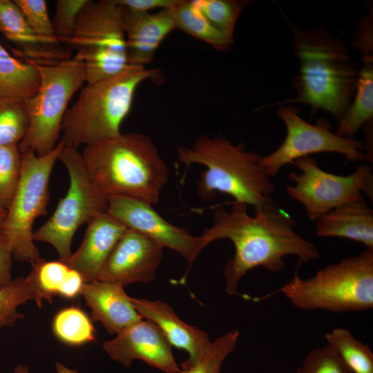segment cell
Listing matches in <instances>:
<instances>
[{"instance_id": "obj_1", "label": "cell", "mask_w": 373, "mask_h": 373, "mask_svg": "<svg viewBox=\"0 0 373 373\" xmlns=\"http://www.w3.org/2000/svg\"><path fill=\"white\" fill-rule=\"evenodd\" d=\"M213 221L201 235L207 245L226 238L235 247L233 258L224 269L229 295L237 294L241 278L255 267L278 273L284 268L287 256H296L299 265L320 257L316 245L294 230L297 223L276 203L251 216L246 204L234 201L230 212L221 207L215 208Z\"/></svg>"}, {"instance_id": "obj_2", "label": "cell", "mask_w": 373, "mask_h": 373, "mask_svg": "<svg viewBox=\"0 0 373 373\" xmlns=\"http://www.w3.org/2000/svg\"><path fill=\"white\" fill-rule=\"evenodd\" d=\"M285 18L298 63L292 84L296 95L271 106L305 104L312 113L327 112L338 124L353 100L358 69L343 39L330 32L323 22L302 29Z\"/></svg>"}, {"instance_id": "obj_3", "label": "cell", "mask_w": 373, "mask_h": 373, "mask_svg": "<svg viewBox=\"0 0 373 373\" xmlns=\"http://www.w3.org/2000/svg\"><path fill=\"white\" fill-rule=\"evenodd\" d=\"M81 154L91 181L107 199L126 197L159 203L169 171L148 135L121 133L85 146Z\"/></svg>"}, {"instance_id": "obj_4", "label": "cell", "mask_w": 373, "mask_h": 373, "mask_svg": "<svg viewBox=\"0 0 373 373\" xmlns=\"http://www.w3.org/2000/svg\"><path fill=\"white\" fill-rule=\"evenodd\" d=\"M177 157L186 168L193 164L206 167L196 186L202 200L225 193L235 202L253 206L255 211L276 203L271 198L275 185L260 164L261 155L246 151L242 143L233 144L221 136L203 135L190 146H178Z\"/></svg>"}, {"instance_id": "obj_5", "label": "cell", "mask_w": 373, "mask_h": 373, "mask_svg": "<svg viewBox=\"0 0 373 373\" xmlns=\"http://www.w3.org/2000/svg\"><path fill=\"white\" fill-rule=\"evenodd\" d=\"M159 71L129 65L115 75L86 84L64 115L59 142L77 149L119 135L137 87Z\"/></svg>"}, {"instance_id": "obj_6", "label": "cell", "mask_w": 373, "mask_h": 373, "mask_svg": "<svg viewBox=\"0 0 373 373\" xmlns=\"http://www.w3.org/2000/svg\"><path fill=\"white\" fill-rule=\"evenodd\" d=\"M297 308L335 313L373 308V249L342 258L325 266L313 276L295 274L280 288Z\"/></svg>"}, {"instance_id": "obj_7", "label": "cell", "mask_w": 373, "mask_h": 373, "mask_svg": "<svg viewBox=\"0 0 373 373\" xmlns=\"http://www.w3.org/2000/svg\"><path fill=\"white\" fill-rule=\"evenodd\" d=\"M28 60V59H23ZM40 82L36 93L24 101L28 118L26 133L18 145L21 153L44 156L59 142L68 104L86 83L84 65L75 59L35 62Z\"/></svg>"}, {"instance_id": "obj_8", "label": "cell", "mask_w": 373, "mask_h": 373, "mask_svg": "<svg viewBox=\"0 0 373 373\" xmlns=\"http://www.w3.org/2000/svg\"><path fill=\"white\" fill-rule=\"evenodd\" d=\"M74 59L85 67L86 83L115 75L129 65L124 30V9L116 0H88L79 12L69 43Z\"/></svg>"}, {"instance_id": "obj_9", "label": "cell", "mask_w": 373, "mask_h": 373, "mask_svg": "<svg viewBox=\"0 0 373 373\" xmlns=\"http://www.w3.org/2000/svg\"><path fill=\"white\" fill-rule=\"evenodd\" d=\"M62 146L59 142L52 151L40 157L32 151L21 153L19 181L2 224L1 236L13 258L31 266L42 258L32 238L33 224L48 213L50 177Z\"/></svg>"}, {"instance_id": "obj_10", "label": "cell", "mask_w": 373, "mask_h": 373, "mask_svg": "<svg viewBox=\"0 0 373 373\" xmlns=\"http://www.w3.org/2000/svg\"><path fill=\"white\" fill-rule=\"evenodd\" d=\"M58 160L67 169L69 187L52 215L34 231L32 238L34 242L50 244L59 260L64 261L72 254L71 243L77 229L107 213L108 199L91 181L77 149L63 144Z\"/></svg>"}, {"instance_id": "obj_11", "label": "cell", "mask_w": 373, "mask_h": 373, "mask_svg": "<svg viewBox=\"0 0 373 373\" xmlns=\"http://www.w3.org/2000/svg\"><path fill=\"white\" fill-rule=\"evenodd\" d=\"M292 164L300 173L289 174L293 185L286 186L287 194L306 209L312 221H316L329 211L363 198H372V168L361 163L348 175L330 173L318 167L316 160L305 156Z\"/></svg>"}, {"instance_id": "obj_12", "label": "cell", "mask_w": 373, "mask_h": 373, "mask_svg": "<svg viewBox=\"0 0 373 373\" xmlns=\"http://www.w3.org/2000/svg\"><path fill=\"white\" fill-rule=\"evenodd\" d=\"M299 110L296 106L280 105L276 111V116L286 127V136L276 151L260 158V164L267 176L275 177L285 165L314 153H337L350 161L361 163L368 160L363 141L337 135L332 131L330 122L324 118L310 124L299 116Z\"/></svg>"}, {"instance_id": "obj_13", "label": "cell", "mask_w": 373, "mask_h": 373, "mask_svg": "<svg viewBox=\"0 0 373 373\" xmlns=\"http://www.w3.org/2000/svg\"><path fill=\"white\" fill-rule=\"evenodd\" d=\"M107 213L128 229L152 238L163 248L171 249L182 256L191 267L200 253L208 245L200 235H191L186 229L172 224L162 218L153 205L126 197L108 198Z\"/></svg>"}, {"instance_id": "obj_14", "label": "cell", "mask_w": 373, "mask_h": 373, "mask_svg": "<svg viewBox=\"0 0 373 373\" xmlns=\"http://www.w3.org/2000/svg\"><path fill=\"white\" fill-rule=\"evenodd\" d=\"M163 247L152 238L127 229L113 248L99 280L126 287L154 280L163 256Z\"/></svg>"}, {"instance_id": "obj_15", "label": "cell", "mask_w": 373, "mask_h": 373, "mask_svg": "<svg viewBox=\"0 0 373 373\" xmlns=\"http://www.w3.org/2000/svg\"><path fill=\"white\" fill-rule=\"evenodd\" d=\"M115 335L102 345L113 361L130 367L133 361L140 360L165 373H181L172 345L152 321L143 318Z\"/></svg>"}, {"instance_id": "obj_16", "label": "cell", "mask_w": 373, "mask_h": 373, "mask_svg": "<svg viewBox=\"0 0 373 373\" xmlns=\"http://www.w3.org/2000/svg\"><path fill=\"white\" fill-rule=\"evenodd\" d=\"M127 229L108 213L96 216L88 223L78 249L62 262L79 273L84 283L98 280L108 258Z\"/></svg>"}, {"instance_id": "obj_17", "label": "cell", "mask_w": 373, "mask_h": 373, "mask_svg": "<svg viewBox=\"0 0 373 373\" xmlns=\"http://www.w3.org/2000/svg\"><path fill=\"white\" fill-rule=\"evenodd\" d=\"M130 300L144 318L160 329L171 345L189 354L187 360L181 365V372L189 370L201 359L211 342L207 332L184 322L164 302L133 297Z\"/></svg>"}, {"instance_id": "obj_18", "label": "cell", "mask_w": 373, "mask_h": 373, "mask_svg": "<svg viewBox=\"0 0 373 373\" xmlns=\"http://www.w3.org/2000/svg\"><path fill=\"white\" fill-rule=\"evenodd\" d=\"M175 7L155 13L134 12L123 8L128 65L145 67L153 60L162 41L176 29Z\"/></svg>"}, {"instance_id": "obj_19", "label": "cell", "mask_w": 373, "mask_h": 373, "mask_svg": "<svg viewBox=\"0 0 373 373\" xmlns=\"http://www.w3.org/2000/svg\"><path fill=\"white\" fill-rule=\"evenodd\" d=\"M79 294L90 307L93 321L101 323L111 335L144 318L121 285L99 280L84 283Z\"/></svg>"}, {"instance_id": "obj_20", "label": "cell", "mask_w": 373, "mask_h": 373, "mask_svg": "<svg viewBox=\"0 0 373 373\" xmlns=\"http://www.w3.org/2000/svg\"><path fill=\"white\" fill-rule=\"evenodd\" d=\"M0 32L17 46L15 53L35 62L70 59V49L43 44L27 23L22 12L11 0H0Z\"/></svg>"}, {"instance_id": "obj_21", "label": "cell", "mask_w": 373, "mask_h": 373, "mask_svg": "<svg viewBox=\"0 0 373 373\" xmlns=\"http://www.w3.org/2000/svg\"><path fill=\"white\" fill-rule=\"evenodd\" d=\"M355 48L361 52L363 63L358 69L353 100L334 132L349 139H354L357 131L365 127V137H372L373 43H361Z\"/></svg>"}, {"instance_id": "obj_22", "label": "cell", "mask_w": 373, "mask_h": 373, "mask_svg": "<svg viewBox=\"0 0 373 373\" xmlns=\"http://www.w3.org/2000/svg\"><path fill=\"white\" fill-rule=\"evenodd\" d=\"M315 227L319 237L344 238L373 249V211L364 198L329 211Z\"/></svg>"}, {"instance_id": "obj_23", "label": "cell", "mask_w": 373, "mask_h": 373, "mask_svg": "<svg viewBox=\"0 0 373 373\" xmlns=\"http://www.w3.org/2000/svg\"><path fill=\"white\" fill-rule=\"evenodd\" d=\"M39 82L36 66L15 58L0 43V96L26 100L36 93Z\"/></svg>"}, {"instance_id": "obj_24", "label": "cell", "mask_w": 373, "mask_h": 373, "mask_svg": "<svg viewBox=\"0 0 373 373\" xmlns=\"http://www.w3.org/2000/svg\"><path fill=\"white\" fill-rule=\"evenodd\" d=\"M174 10L176 29L206 42L218 50L224 51L231 48L233 37L212 26L193 1L180 0Z\"/></svg>"}, {"instance_id": "obj_25", "label": "cell", "mask_w": 373, "mask_h": 373, "mask_svg": "<svg viewBox=\"0 0 373 373\" xmlns=\"http://www.w3.org/2000/svg\"><path fill=\"white\" fill-rule=\"evenodd\" d=\"M325 338L353 373H373V353L370 347L356 339L352 332L337 327Z\"/></svg>"}, {"instance_id": "obj_26", "label": "cell", "mask_w": 373, "mask_h": 373, "mask_svg": "<svg viewBox=\"0 0 373 373\" xmlns=\"http://www.w3.org/2000/svg\"><path fill=\"white\" fill-rule=\"evenodd\" d=\"M26 277L31 287L33 300L39 307L44 300L51 302L59 292L67 277L70 268L62 261H46L41 258L34 264Z\"/></svg>"}, {"instance_id": "obj_27", "label": "cell", "mask_w": 373, "mask_h": 373, "mask_svg": "<svg viewBox=\"0 0 373 373\" xmlns=\"http://www.w3.org/2000/svg\"><path fill=\"white\" fill-rule=\"evenodd\" d=\"M52 327L57 339L68 345H81L95 340L92 321L78 307L70 306L59 311Z\"/></svg>"}, {"instance_id": "obj_28", "label": "cell", "mask_w": 373, "mask_h": 373, "mask_svg": "<svg viewBox=\"0 0 373 373\" xmlns=\"http://www.w3.org/2000/svg\"><path fill=\"white\" fill-rule=\"evenodd\" d=\"M24 101L0 96L1 146H18L25 136L28 118Z\"/></svg>"}, {"instance_id": "obj_29", "label": "cell", "mask_w": 373, "mask_h": 373, "mask_svg": "<svg viewBox=\"0 0 373 373\" xmlns=\"http://www.w3.org/2000/svg\"><path fill=\"white\" fill-rule=\"evenodd\" d=\"M193 3L216 29L233 37L237 20L249 1L193 0Z\"/></svg>"}, {"instance_id": "obj_30", "label": "cell", "mask_w": 373, "mask_h": 373, "mask_svg": "<svg viewBox=\"0 0 373 373\" xmlns=\"http://www.w3.org/2000/svg\"><path fill=\"white\" fill-rule=\"evenodd\" d=\"M33 300L32 291L26 277H19L0 289V328L12 327L24 318L18 307Z\"/></svg>"}, {"instance_id": "obj_31", "label": "cell", "mask_w": 373, "mask_h": 373, "mask_svg": "<svg viewBox=\"0 0 373 373\" xmlns=\"http://www.w3.org/2000/svg\"><path fill=\"white\" fill-rule=\"evenodd\" d=\"M21 162L18 146L0 145V207L6 210L19 181Z\"/></svg>"}, {"instance_id": "obj_32", "label": "cell", "mask_w": 373, "mask_h": 373, "mask_svg": "<svg viewBox=\"0 0 373 373\" xmlns=\"http://www.w3.org/2000/svg\"><path fill=\"white\" fill-rule=\"evenodd\" d=\"M22 12L29 26L44 44L62 46L56 39L46 1L44 0H13Z\"/></svg>"}, {"instance_id": "obj_33", "label": "cell", "mask_w": 373, "mask_h": 373, "mask_svg": "<svg viewBox=\"0 0 373 373\" xmlns=\"http://www.w3.org/2000/svg\"><path fill=\"white\" fill-rule=\"evenodd\" d=\"M238 338L239 332L232 330L211 342L201 359L181 373H220L222 363L236 348Z\"/></svg>"}, {"instance_id": "obj_34", "label": "cell", "mask_w": 373, "mask_h": 373, "mask_svg": "<svg viewBox=\"0 0 373 373\" xmlns=\"http://www.w3.org/2000/svg\"><path fill=\"white\" fill-rule=\"evenodd\" d=\"M88 0H58L56 1L52 24L56 39L61 44H69L73 39L78 17Z\"/></svg>"}, {"instance_id": "obj_35", "label": "cell", "mask_w": 373, "mask_h": 373, "mask_svg": "<svg viewBox=\"0 0 373 373\" xmlns=\"http://www.w3.org/2000/svg\"><path fill=\"white\" fill-rule=\"evenodd\" d=\"M296 373H353L338 354L326 345L311 350Z\"/></svg>"}, {"instance_id": "obj_36", "label": "cell", "mask_w": 373, "mask_h": 373, "mask_svg": "<svg viewBox=\"0 0 373 373\" xmlns=\"http://www.w3.org/2000/svg\"><path fill=\"white\" fill-rule=\"evenodd\" d=\"M180 0H116L122 8L127 10L149 12L155 9H169L174 8Z\"/></svg>"}, {"instance_id": "obj_37", "label": "cell", "mask_w": 373, "mask_h": 373, "mask_svg": "<svg viewBox=\"0 0 373 373\" xmlns=\"http://www.w3.org/2000/svg\"><path fill=\"white\" fill-rule=\"evenodd\" d=\"M12 251L5 240L0 235V289L12 281Z\"/></svg>"}, {"instance_id": "obj_38", "label": "cell", "mask_w": 373, "mask_h": 373, "mask_svg": "<svg viewBox=\"0 0 373 373\" xmlns=\"http://www.w3.org/2000/svg\"><path fill=\"white\" fill-rule=\"evenodd\" d=\"M84 283V280L79 273L70 268L59 294L66 298H73L79 294Z\"/></svg>"}, {"instance_id": "obj_39", "label": "cell", "mask_w": 373, "mask_h": 373, "mask_svg": "<svg viewBox=\"0 0 373 373\" xmlns=\"http://www.w3.org/2000/svg\"><path fill=\"white\" fill-rule=\"evenodd\" d=\"M55 369L57 373H78L76 370L70 369L59 362L55 363Z\"/></svg>"}, {"instance_id": "obj_40", "label": "cell", "mask_w": 373, "mask_h": 373, "mask_svg": "<svg viewBox=\"0 0 373 373\" xmlns=\"http://www.w3.org/2000/svg\"><path fill=\"white\" fill-rule=\"evenodd\" d=\"M14 373H30L26 365L19 364L15 367Z\"/></svg>"}, {"instance_id": "obj_41", "label": "cell", "mask_w": 373, "mask_h": 373, "mask_svg": "<svg viewBox=\"0 0 373 373\" xmlns=\"http://www.w3.org/2000/svg\"><path fill=\"white\" fill-rule=\"evenodd\" d=\"M7 210L0 207V235L2 228V224L3 222V220L5 219V217L6 216Z\"/></svg>"}]
</instances>
